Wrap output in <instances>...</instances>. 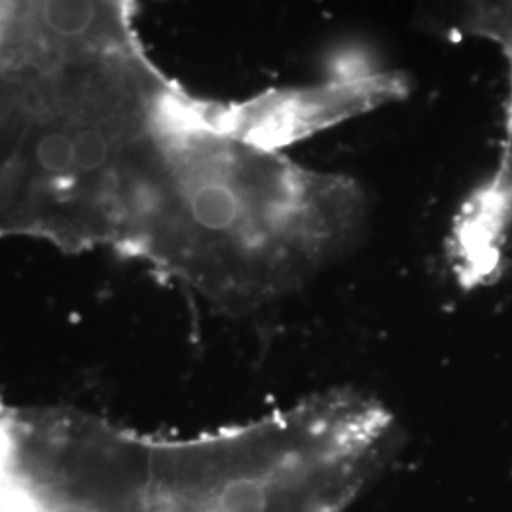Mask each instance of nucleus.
<instances>
[{
  "label": "nucleus",
  "instance_id": "f257e3e1",
  "mask_svg": "<svg viewBox=\"0 0 512 512\" xmlns=\"http://www.w3.org/2000/svg\"><path fill=\"white\" fill-rule=\"evenodd\" d=\"M363 188L222 135L171 93L129 150L114 247L230 315L272 306L344 255Z\"/></svg>",
  "mask_w": 512,
  "mask_h": 512
},
{
  "label": "nucleus",
  "instance_id": "f03ea898",
  "mask_svg": "<svg viewBox=\"0 0 512 512\" xmlns=\"http://www.w3.org/2000/svg\"><path fill=\"white\" fill-rule=\"evenodd\" d=\"M401 442L380 399L338 387L186 439L145 435L150 512H346Z\"/></svg>",
  "mask_w": 512,
  "mask_h": 512
},
{
  "label": "nucleus",
  "instance_id": "7ed1b4c3",
  "mask_svg": "<svg viewBox=\"0 0 512 512\" xmlns=\"http://www.w3.org/2000/svg\"><path fill=\"white\" fill-rule=\"evenodd\" d=\"M19 461L37 512H150L141 433L76 414L21 412Z\"/></svg>",
  "mask_w": 512,
  "mask_h": 512
},
{
  "label": "nucleus",
  "instance_id": "20e7f679",
  "mask_svg": "<svg viewBox=\"0 0 512 512\" xmlns=\"http://www.w3.org/2000/svg\"><path fill=\"white\" fill-rule=\"evenodd\" d=\"M408 84L395 73L336 74L306 88L272 90L232 107H207L222 135L266 150H283L355 116L395 103Z\"/></svg>",
  "mask_w": 512,
  "mask_h": 512
},
{
  "label": "nucleus",
  "instance_id": "39448f33",
  "mask_svg": "<svg viewBox=\"0 0 512 512\" xmlns=\"http://www.w3.org/2000/svg\"><path fill=\"white\" fill-rule=\"evenodd\" d=\"M467 27L501 44L511 69V99L507 110V137L494 175L463 203L469 217L499 238L512 228V0H469Z\"/></svg>",
  "mask_w": 512,
  "mask_h": 512
},
{
  "label": "nucleus",
  "instance_id": "423d86ee",
  "mask_svg": "<svg viewBox=\"0 0 512 512\" xmlns=\"http://www.w3.org/2000/svg\"><path fill=\"white\" fill-rule=\"evenodd\" d=\"M42 33L55 44H88L103 25L101 0H35Z\"/></svg>",
  "mask_w": 512,
  "mask_h": 512
},
{
  "label": "nucleus",
  "instance_id": "0eeeda50",
  "mask_svg": "<svg viewBox=\"0 0 512 512\" xmlns=\"http://www.w3.org/2000/svg\"><path fill=\"white\" fill-rule=\"evenodd\" d=\"M25 137L19 139H0V224L4 219V211L10 198V190L14 183V171L18 164L19 150Z\"/></svg>",
  "mask_w": 512,
  "mask_h": 512
}]
</instances>
